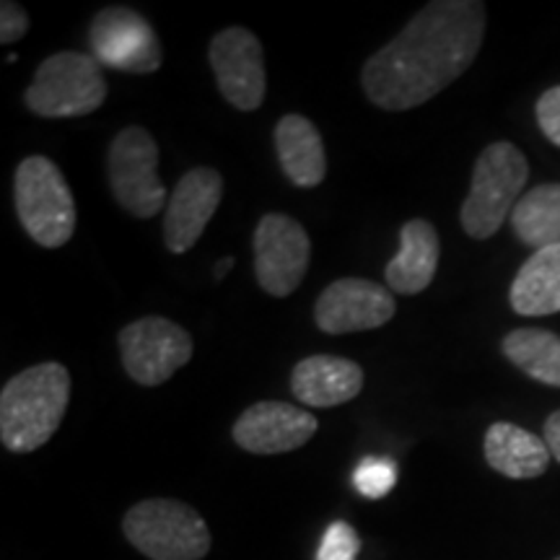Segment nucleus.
<instances>
[{
	"label": "nucleus",
	"mask_w": 560,
	"mask_h": 560,
	"mask_svg": "<svg viewBox=\"0 0 560 560\" xmlns=\"http://www.w3.org/2000/svg\"><path fill=\"white\" fill-rule=\"evenodd\" d=\"M529 179L527 156L509 140L490 143L475 161L472 185L459 210V223L470 240H490L511 219Z\"/></svg>",
	"instance_id": "7ed1b4c3"
},
{
	"label": "nucleus",
	"mask_w": 560,
	"mask_h": 560,
	"mask_svg": "<svg viewBox=\"0 0 560 560\" xmlns=\"http://www.w3.org/2000/svg\"><path fill=\"white\" fill-rule=\"evenodd\" d=\"M107 172L115 200L136 219H153L170 202L159 179V145L140 125L120 130L112 140Z\"/></svg>",
	"instance_id": "0eeeda50"
},
{
	"label": "nucleus",
	"mask_w": 560,
	"mask_h": 560,
	"mask_svg": "<svg viewBox=\"0 0 560 560\" xmlns=\"http://www.w3.org/2000/svg\"><path fill=\"white\" fill-rule=\"evenodd\" d=\"M501 350L529 380L560 389V335L540 327H520L503 338Z\"/></svg>",
	"instance_id": "412c9836"
},
{
	"label": "nucleus",
	"mask_w": 560,
	"mask_h": 560,
	"mask_svg": "<svg viewBox=\"0 0 560 560\" xmlns=\"http://www.w3.org/2000/svg\"><path fill=\"white\" fill-rule=\"evenodd\" d=\"M231 265H234V260H231V257H223V262L219 265V268H215V276H219V278L226 276V272L231 270Z\"/></svg>",
	"instance_id": "bb28decb"
},
{
	"label": "nucleus",
	"mask_w": 560,
	"mask_h": 560,
	"mask_svg": "<svg viewBox=\"0 0 560 560\" xmlns=\"http://www.w3.org/2000/svg\"><path fill=\"white\" fill-rule=\"evenodd\" d=\"M26 32H30V16H26L24 5L13 3V0H3V5H0V42L13 45Z\"/></svg>",
	"instance_id": "393cba45"
},
{
	"label": "nucleus",
	"mask_w": 560,
	"mask_h": 560,
	"mask_svg": "<svg viewBox=\"0 0 560 560\" xmlns=\"http://www.w3.org/2000/svg\"><path fill=\"white\" fill-rule=\"evenodd\" d=\"M210 68L231 107L255 112L265 102V55L260 39L244 26H229L210 39Z\"/></svg>",
	"instance_id": "9b49d317"
},
{
	"label": "nucleus",
	"mask_w": 560,
	"mask_h": 560,
	"mask_svg": "<svg viewBox=\"0 0 560 560\" xmlns=\"http://www.w3.org/2000/svg\"><path fill=\"white\" fill-rule=\"evenodd\" d=\"M276 153L285 177L299 187H317L327 174L325 143L304 115H285L276 125Z\"/></svg>",
	"instance_id": "a211bd4d"
},
{
	"label": "nucleus",
	"mask_w": 560,
	"mask_h": 560,
	"mask_svg": "<svg viewBox=\"0 0 560 560\" xmlns=\"http://www.w3.org/2000/svg\"><path fill=\"white\" fill-rule=\"evenodd\" d=\"M89 47L100 66L122 73H156L164 62L161 42L151 24L138 11L109 5L89 26Z\"/></svg>",
	"instance_id": "1a4fd4ad"
},
{
	"label": "nucleus",
	"mask_w": 560,
	"mask_h": 560,
	"mask_svg": "<svg viewBox=\"0 0 560 560\" xmlns=\"http://www.w3.org/2000/svg\"><path fill=\"white\" fill-rule=\"evenodd\" d=\"M511 310L522 317H548L560 312V244L535 252L516 272L509 291Z\"/></svg>",
	"instance_id": "6ab92c4d"
},
{
	"label": "nucleus",
	"mask_w": 560,
	"mask_h": 560,
	"mask_svg": "<svg viewBox=\"0 0 560 560\" xmlns=\"http://www.w3.org/2000/svg\"><path fill=\"white\" fill-rule=\"evenodd\" d=\"M441 257V240L433 223L412 219L400 231V252L392 257L384 280L387 289L402 296H416L433 283Z\"/></svg>",
	"instance_id": "dca6fc26"
},
{
	"label": "nucleus",
	"mask_w": 560,
	"mask_h": 560,
	"mask_svg": "<svg viewBox=\"0 0 560 560\" xmlns=\"http://www.w3.org/2000/svg\"><path fill=\"white\" fill-rule=\"evenodd\" d=\"M480 0H433L361 70L363 94L387 112L416 109L467 73L486 39Z\"/></svg>",
	"instance_id": "f257e3e1"
},
{
	"label": "nucleus",
	"mask_w": 560,
	"mask_h": 560,
	"mask_svg": "<svg viewBox=\"0 0 560 560\" xmlns=\"http://www.w3.org/2000/svg\"><path fill=\"white\" fill-rule=\"evenodd\" d=\"M397 482V467L387 457H366L355 467L353 486L366 499H384Z\"/></svg>",
	"instance_id": "4be33fe9"
},
{
	"label": "nucleus",
	"mask_w": 560,
	"mask_h": 560,
	"mask_svg": "<svg viewBox=\"0 0 560 560\" xmlns=\"http://www.w3.org/2000/svg\"><path fill=\"white\" fill-rule=\"evenodd\" d=\"M556 560H560V558H556Z\"/></svg>",
	"instance_id": "cd10ccee"
},
{
	"label": "nucleus",
	"mask_w": 560,
	"mask_h": 560,
	"mask_svg": "<svg viewBox=\"0 0 560 560\" xmlns=\"http://www.w3.org/2000/svg\"><path fill=\"white\" fill-rule=\"evenodd\" d=\"M482 454L490 470L511 480H532L545 475L550 467V450L545 439L522 429V425L499 420L486 431Z\"/></svg>",
	"instance_id": "f3484780"
},
{
	"label": "nucleus",
	"mask_w": 560,
	"mask_h": 560,
	"mask_svg": "<svg viewBox=\"0 0 560 560\" xmlns=\"http://www.w3.org/2000/svg\"><path fill=\"white\" fill-rule=\"evenodd\" d=\"M361 550L359 532L348 522H332L322 537L317 560H355Z\"/></svg>",
	"instance_id": "5701e85b"
},
{
	"label": "nucleus",
	"mask_w": 560,
	"mask_h": 560,
	"mask_svg": "<svg viewBox=\"0 0 560 560\" xmlns=\"http://www.w3.org/2000/svg\"><path fill=\"white\" fill-rule=\"evenodd\" d=\"M21 226L39 247L58 249L75 231V200L66 177L47 156H26L13 177Z\"/></svg>",
	"instance_id": "20e7f679"
},
{
	"label": "nucleus",
	"mask_w": 560,
	"mask_h": 560,
	"mask_svg": "<svg viewBox=\"0 0 560 560\" xmlns=\"http://www.w3.org/2000/svg\"><path fill=\"white\" fill-rule=\"evenodd\" d=\"M122 366L136 384L159 387L172 380L192 359V338L185 327L166 317H143L122 327L120 338Z\"/></svg>",
	"instance_id": "6e6552de"
},
{
	"label": "nucleus",
	"mask_w": 560,
	"mask_h": 560,
	"mask_svg": "<svg viewBox=\"0 0 560 560\" xmlns=\"http://www.w3.org/2000/svg\"><path fill=\"white\" fill-rule=\"evenodd\" d=\"M70 402V374L58 361L21 371L0 392V441L9 452L30 454L60 429Z\"/></svg>",
	"instance_id": "f03ea898"
},
{
	"label": "nucleus",
	"mask_w": 560,
	"mask_h": 560,
	"mask_svg": "<svg viewBox=\"0 0 560 560\" xmlns=\"http://www.w3.org/2000/svg\"><path fill=\"white\" fill-rule=\"evenodd\" d=\"M363 389V369L340 355H310L299 361L291 374V392L301 405L335 408Z\"/></svg>",
	"instance_id": "2eb2a0df"
},
{
	"label": "nucleus",
	"mask_w": 560,
	"mask_h": 560,
	"mask_svg": "<svg viewBox=\"0 0 560 560\" xmlns=\"http://www.w3.org/2000/svg\"><path fill=\"white\" fill-rule=\"evenodd\" d=\"M223 177L210 166L190 170L177 182L164 213V242L174 255L190 252L221 206Z\"/></svg>",
	"instance_id": "ddd939ff"
},
{
	"label": "nucleus",
	"mask_w": 560,
	"mask_h": 560,
	"mask_svg": "<svg viewBox=\"0 0 560 560\" xmlns=\"http://www.w3.org/2000/svg\"><path fill=\"white\" fill-rule=\"evenodd\" d=\"M107 100V81L94 55L55 52L37 68L24 102L39 117H81Z\"/></svg>",
	"instance_id": "423d86ee"
},
{
	"label": "nucleus",
	"mask_w": 560,
	"mask_h": 560,
	"mask_svg": "<svg viewBox=\"0 0 560 560\" xmlns=\"http://www.w3.org/2000/svg\"><path fill=\"white\" fill-rule=\"evenodd\" d=\"M511 229L516 240L527 244L529 249L540 252L560 244V185L548 182V185L532 187L516 202L511 213Z\"/></svg>",
	"instance_id": "aec40b11"
},
{
	"label": "nucleus",
	"mask_w": 560,
	"mask_h": 560,
	"mask_svg": "<svg viewBox=\"0 0 560 560\" xmlns=\"http://www.w3.org/2000/svg\"><path fill=\"white\" fill-rule=\"evenodd\" d=\"M535 115H537V125H540L542 136L560 149V86H552L545 91L540 100H537Z\"/></svg>",
	"instance_id": "b1692460"
},
{
	"label": "nucleus",
	"mask_w": 560,
	"mask_h": 560,
	"mask_svg": "<svg viewBox=\"0 0 560 560\" xmlns=\"http://www.w3.org/2000/svg\"><path fill=\"white\" fill-rule=\"evenodd\" d=\"M122 532L138 552L151 560H202L210 550V529L187 503L149 499L128 509Z\"/></svg>",
	"instance_id": "39448f33"
},
{
	"label": "nucleus",
	"mask_w": 560,
	"mask_h": 560,
	"mask_svg": "<svg viewBox=\"0 0 560 560\" xmlns=\"http://www.w3.org/2000/svg\"><path fill=\"white\" fill-rule=\"evenodd\" d=\"M317 418L289 402L262 400L249 405L234 423V441L249 454H285L317 433Z\"/></svg>",
	"instance_id": "4468645a"
},
{
	"label": "nucleus",
	"mask_w": 560,
	"mask_h": 560,
	"mask_svg": "<svg viewBox=\"0 0 560 560\" xmlns=\"http://www.w3.org/2000/svg\"><path fill=\"white\" fill-rule=\"evenodd\" d=\"M395 312L397 304L389 289L366 278H340L322 291L314 322L327 335H350L384 327Z\"/></svg>",
	"instance_id": "f8f14e48"
},
{
	"label": "nucleus",
	"mask_w": 560,
	"mask_h": 560,
	"mask_svg": "<svg viewBox=\"0 0 560 560\" xmlns=\"http://www.w3.org/2000/svg\"><path fill=\"white\" fill-rule=\"evenodd\" d=\"M255 276L270 296H291L306 276L312 242L306 229L285 213L262 215L255 229Z\"/></svg>",
	"instance_id": "9d476101"
},
{
	"label": "nucleus",
	"mask_w": 560,
	"mask_h": 560,
	"mask_svg": "<svg viewBox=\"0 0 560 560\" xmlns=\"http://www.w3.org/2000/svg\"><path fill=\"white\" fill-rule=\"evenodd\" d=\"M542 439H545V444H548L552 457L560 462V410L550 412L548 420H545Z\"/></svg>",
	"instance_id": "a878e982"
}]
</instances>
